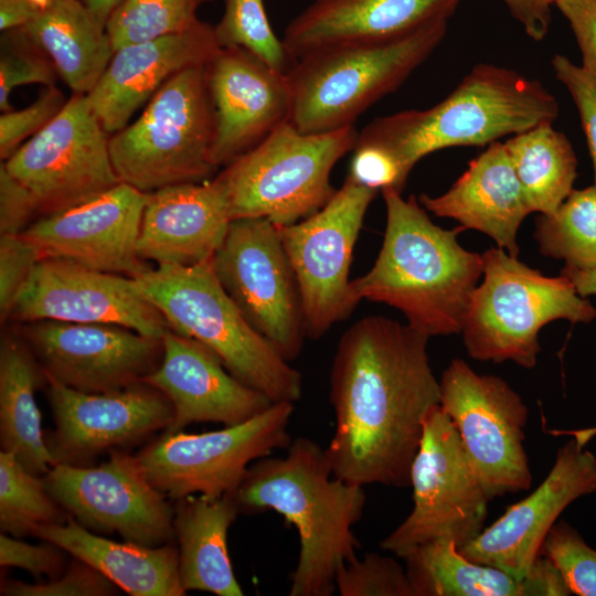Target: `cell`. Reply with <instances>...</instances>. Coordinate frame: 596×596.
<instances>
[{"mask_svg":"<svg viewBox=\"0 0 596 596\" xmlns=\"http://www.w3.org/2000/svg\"><path fill=\"white\" fill-rule=\"evenodd\" d=\"M45 375L85 393L141 383L161 362L162 339L111 323L39 320L18 323Z\"/></svg>","mask_w":596,"mask_h":596,"instance_id":"obj_17","label":"cell"},{"mask_svg":"<svg viewBox=\"0 0 596 596\" xmlns=\"http://www.w3.org/2000/svg\"><path fill=\"white\" fill-rule=\"evenodd\" d=\"M18 44L3 50L0 58V109H12L10 94L22 85H54L56 71L50 58L24 34L15 30Z\"/></svg>","mask_w":596,"mask_h":596,"instance_id":"obj_41","label":"cell"},{"mask_svg":"<svg viewBox=\"0 0 596 596\" xmlns=\"http://www.w3.org/2000/svg\"><path fill=\"white\" fill-rule=\"evenodd\" d=\"M26 470L14 454L0 451V530L15 538L63 524L68 514L49 493L43 477Z\"/></svg>","mask_w":596,"mask_h":596,"instance_id":"obj_35","label":"cell"},{"mask_svg":"<svg viewBox=\"0 0 596 596\" xmlns=\"http://www.w3.org/2000/svg\"><path fill=\"white\" fill-rule=\"evenodd\" d=\"M582 53V68L596 83V0H555Z\"/></svg>","mask_w":596,"mask_h":596,"instance_id":"obj_47","label":"cell"},{"mask_svg":"<svg viewBox=\"0 0 596 596\" xmlns=\"http://www.w3.org/2000/svg\"><path fill=\"white\" fill-rule=\"evenodd\" d=\"M55 428L44 433L54 465L91 466L104 454L136 445L173 422L170 400L141 382L108 393H85L47 377Z\"/></svg>","mask_w":596,"mask_h":596,"instance_id":"obj_18","label":"cell"},{"mask_svg":"<svg viewBox=\"0 0 596 596\" xmlns=\"http://www.w3.org/2000/svg\"><path fill=\"white\" fill-rule=\"evenodd\" d=\"M213 137L206 65L192 66L167 81L135 121L109 137L110 159L120 182L143 193L202 182L216 169Z\"/></svg>","mask_w":596,"mask_h":596,"instance_id":"obj_9","label":"cell"},{"mask_svg":"<svg viewBox=\"0 0 596 596\" xmlns=\"http://www.w3.org/2000/svg\"><path fill=\"white\" fill-rule=\"evenodd\" d=\"M66 100L54 85L45 86L29 106L0 116V158L7 160L28 137L45 127L64 107Z\"/></svg>","mask_w":596,"mask_h":596,"instance_id":"obj_42","label":"cell"},{"mask_svg":"<svg viewBox=\"0 0 596 596\" xmlns=\"http://www.w3.org/2000/svg\"><path fill=\"white\" fill-rule=\"evenodd\" d=\"M534 238L542 255L596 270V184L573 190L553 213L540 214Z\"/></svg>","mask_w":596,"mask_h":596,"instance_id":"obj_34","label":"cell"},{"mask_svg":"<svg viewBox=\"0 0 596 596\" xmlns=\"http://www.w3.org/2000/svg\"><path fill=\"white\" fill-rule=\"evenodd\" d=\"M161 339V362L142 382L161 391L173 405V422L166 432H180L194 423L240 424L273 404L232 375L199 341L171 329Z\"/></svg>","mask_w":596,"mask_h":596,"instance_id":"obj_23","label":"cell"},{"mask_svg":"<svg viewBox=\"0 0 596 596\" xmlns=\"http://www.w3.org/2000/svg\"><path fill=\"white\" fill-rule=\"evenodd\" d=\"M294 403L276 402L243 423L199 434L163 432L136 458L148 481L170 500L233 494L248 467L291 441Z\"/></svg>","mask_w":596,"mask_h":596,"instance_id":"obj_10","label":"cell"},{"mask_svg":"<svg viewBox=\"0 0 596 596\" xmlns=\"http://www.w3.org/2000/svg\"><path fill=\"white\" fill-rule=\"evenodd\" d=\"M427 341L383 316L358 320L340 338L330 372L336 426L324 448L336 477L409 487L425 418L440 398Z\"/></svg>","mask_w":596,"mask_h":596,"instance_id":"obj_1","label":"cell"},{"mask_svg":"<svg viewBox=\"0 0 596 596\" xmlns=\"http://www.w3.org/2000/svg\"><path fill=\"white\" fill-rule=\"evenodd\" d=\"M107 576L132 596H183L179 577L178 547L171 543L146 546L116 542L94 533L68 515L63 524L40 526L33 533Z\"/></svg>","mask_w":596,"mask_h":596,"instance_id":"obj_29","label":"cell"},{"mask_svg":"<svg viewBox=\"0 0 596 596\" xmlns=\"http://www.w3.org/2000/svg\"><path fill=\"white\" fill-rule=\"evenodd\" d=\"M131 278L171 330L205 345L237 380L273 403L300 398L301 374L246 321L220 284L212 259L156 265Z\"/></svg>","mask_w":596,"mask_h":596,"instance_id":"obj_5","label":"cell"},{"mask_svg":"<svg viewBox=\"0 0 596 596\" xmlns=\"http://www.w3.org/2000/svg\"><path fill=\"white\" fill-rule=\"evenodd\" d=\"M561 275L573 284L581 296L596 295V270H579L564 266Z\"/></svg>","mask_w":596,"mask_h":596,"instance_id":"obj_50","label":"cell"},{"mask_svg":"<svg viewBox=\"0 0 596 596\" xmlns=\"http://www.w3.org/2000/svg\"><path fill=\"white\" fill-rule=\"evenodd\" d=\"M30 2L39 10L45 9L51 0H30Z\"/></svg>","mask_w":596,"mask_h":596,"instance_id":"obj_52","label":"cell"},{"mask_svg":"<svg viewBox=\"0 0 596 596\" xmlns=\"http://www.w3.org/2000/svg\"><path fill=\"white\" fill-rule=\"evenodd\" d=\"M503 2L532 40L542 41L545 38L555 0H503Z\"/></svg>","mask_w":596,"mask_h":596,"instance_id":"obj_48","label":"cell"},{"mask_svg":"<svg viewBox=\"0 0 596 596\" xmlns=\"http://www.w3.org/2000/svg\"><path fill=\"white\" fill-rule=\"evenodd\" d=\"M91 13L103 24L107 25L110 17L126 0H82Z\"/></svg>","mask_w":596,"mask_h":596,"instance_id":"obj_51","label":"cell"},{"mask_svg":"<svg viewBox=\"0 0 596 596\" xmlns=\"http://www.w3.org/2000/svg\"><path fill=\"white\" fill-rule=\"evenodd\" d=\"M358 135L353 126L304 134L289 120L281 124L216 175L232 221L264 217L285 226L318 212L336 193L331 171Z\"/></svg>","mask_w":596,"mask_h":596,"instance_id":"obj_8","label":"cell"},{"mask_svg":"<svg viewBox=\"0 0 596 596\" xmlns=\"http://www.w3.org/2000/svg\"><path fill=\"white\" fill-rule=\"evenodd\" d=\"M212 0H126L106 30L114 52L119 47L183 32L200 20L199 8Z\"/></svg>","mask_w":596,"mask_h":596,"instance_id":"obj_36","label":"cell"},{"mask_svg":"<svg viewBox=\"0 0 596 596\" xmlns=\"http://www.w3.org/2000/svg\"><path fill=\"white\" fill-rule=\"evenodd\" d=\"M462 0H315L286 28L294 61L324 47L387 42L448 21Z\"/></svg>","mask_w":596,"mask_h":596,"instance_id":"obj_26","label":"cell"},{"mask_svg":"<svg viewBox=\"0 0 596 596\" xmlns=\"http://www.w3.org/2000/svg\"><path fill=\"white\" fill-rule=\"evenodd\" d=\"M377 192L347 177L318 212L277 226L298 283L307 338L319 339L359 304L349 278L352 254Z\"/></svg>","mask_w":596,"mask_h":596,"instance_id":"obj_12","label":"cell"},{"mask_svg":"<svg viewBox=\"0 0 596 596\" xmlns=\"http://www.w3.org/2000/svg\"><path fill=\"white\" fill-rule=\"evenodd\" d=\"M439 405L453 421L490 500L528 490L524 448L528 407L501 377L479 374L455 359L439 380Z\"/></svg>","mask_w":596,"mask_h":596,"instance_id":"obj_14","label":"cell"},{"mask_svg":"<svg viewBox=\"0 0 596 596\" xmlns=\"http://www.w3.org/2000/svg\"><path fill=\"white\" fill-rule=\"evenodd\" d=\"M213 270L246 321L287 361L306 337L301 296L278 227L264 217L233 220Z\"/></svg>","mask_w":596,"mask_h":596,"instance_id":"obj_13","label":"cell"},{"mask_svg":"<svg viewBox=\"0 0 596 596\" xmlns=\"http://www.w3.org/2000/svg\"><path fill=\"white\" fill-rule=\"evenodd\" d=\"M418 201L436 216L453 219L464 230L485 233L514 257L519 254V227L532 213L504 143L499 141L471 160L445 193L421 194Z\"/></svg>","mask_w":596,"mask_h":596,"instance_id":"obj_27","label":"cell"},{"mask_svg":"<svg viewBox=\"0 0 596 596\" xmlns=\"http://www.w3.org/2000/svg\"><path fill=\"white\" fill-rule=\"evenodd\" d=\"M214 31L222 49H245L281 73L294 64L270 25L264 0H225Z\"/></svg>","mask_w":596,"mask_h":596,"instance_id":"obj_37","label":"cell"},{"mask_svg":"<svg viewBox=\"0 0 596 596\" xmlns=\"http://www.w3.org/2000/svg\"><path fill=\"white\" fill-rule=\"evenodd\" d=\"M213 106V166L226 167L289 120L287 73L242 47L221 49L206 64Z\"/></svg>","mask_w":596,"mask_h":596,"instance_id":"obj_22","label":"cell"},{"mask_svg":"<svg viewBox=\"0 0 596 596\" xmlns=\"http://www.w3.org/2000/svg\"><path fill=\"white\" fill-rule=\"evenodd\" d=\"M336 590L341 596H414L405 566L377 553L347 562L337 574Z\"/></svg>","mask_w":596,"mask_h":596,"instance_id":"obj_39","label":"cell"},{"mask_svg":"<svg viewBox=\"0 0 596 596\" xmlns=\"http://www.w3.org/2000/svg\"><path fill=\"white\" fill-rule=\"evenodd\" d=\"M214 26L199 21L192 28L115 51L107 68L86 95L105 130L125 128L135 111L179 72L206 65L221 50Z\"/></svg>","mask_w":596,"mask_h":596,"instance_id":"obj_24","label":"cell"},{"mask_svg":"<svg viewBox=\"0 0 596 596\" xmlns=\"http://www.w3.org/2000/svg\"><path fill=\"white\" fill-rule=\"evenodd\" d=\"M147 201L126 183L66 210L41 216L21 234L42 258L71 260L85 267L135 277L149 265L137 254Z\"/></svg>","mask_w":596,"mask_h":596,"instance_id":"obj_20","label":"cell"},{"mask_svg":"<svg viewBox=\"0 0 596 596\" xmlns=\"http://www.w3.org/2000/svg\"><path fill=\"white\" fill-rule=\"evenodd\" d=\"M414 596H567L555 565L541 555L524 578L465 557L450 539L424 543L404 557Z\"/></svg>","mask_w":596,"mask_h":596,"instance_id":"obj_28","label":"cell"},{"mask_svg":"<svg viewBox=\"0 0 596 596\" xmlns=\"http://www.w3.org/2000/svg\"><path fill=\"white\" fill-rule=\"evenodd\" d=\"M448 21L404 38L352 43L313 51L287 72L289 121L304 134L349 126L371 105L395 92L443 41Z\"/></svg>","mask_w":596,"mask_h":596,"instance_id":"obj_6","label":"cell"},{"mask_svg":"<svg viewBox=\"0 0 596 596\" xmlns=\"http://www.w3.org/2000/svg\"><path fill=\"white\" fill-rule=\"evenodd\" d=\"M584 446L575 436L560 448L542 483L459 552L524 578L542 555L544 539L558 515L577 498L596 492V457Z\"/></svg>","mask_w":596,"mask_h":596,"instance_id":"obj_21","label":"cell"},{"mask_svg":"<svg viewBox=\"0 0 596 596\" xmlns=\"http://www.w3.org/2000/svg\"><path fill=\"white\" fill-rule=\"evenodd\" d=\"M413 509L382 540V550L404 557L415 547L450 539L461 549L483 530L488 498L453 421L440 407L425 418L409 473Z\"/></svg>","mask_w":596,"mask_h":596,"instance_id":"obj_11","label":"cell"},{"mask_svg":"<svg viewBox=\"0 0 596 596\" xmlns=\"http://www.w3.org/2000/svg\"><path fill=\"white\" fill-rule=\"evenodd\" d=\"M21 30L50 58L73 94L87 95L115 53L106 26L82 0H51Z\"/></svg>","mask_w":596,"mask_h":596,"instance_id":"obj_31","label":"cell"},{"mask_svg":"<svg viewBox=\"0 0 596 596\" xmlns=\"http://www.w3.org/2000/svg\"><path fill=\"white\" fill-rule=\"evenodd\" d=\"M557 115L556 98L539 81L507 67L478 64L438 104L375 118L359 132L355 145L379 150L407 178L432 152L488 146L553 124Z\"/></svg>","mask_w":596,"mask_h":596,"instance_id":"obj_4","label":"cell"},{"mask_svg":"<svg viewBox=\"0 0 596 596\" xmlns=\"http://www.w3.org/2000/svg\"><path fill=\"white\" fill-rule=\"evenodd\" d=\"M38 206L31 192L4 166H0V235L21 234L30 224Z\"/></svg>","mask_w":596,"mask_h":596,"instance_id":"obj_46","label":"cell"},{"mask_svg":"<svg viewBox=\"0 0 596 596\" xmlns=\"http://www.w3.org/2000/svg\"><path fill=\"white\" fill-rule=\"evenodd\" d=\"M553 124L511 136L504 143L532 212L553 213L574 190L577 159Z\"/></svg>","mask_w":596,"mask_h":596,"instance_id":"obj_33","label":"cell"},{"mask_svg":"<svg viewBox=\"0 0 596 596\" xmlns=\"http://www.w3.org/2000/svg\"><path fill=\"white\" fill-rule=\"evenodd\" d=\"M179 577L185 592L244 595L232 567L227 533L241 513L232 494L216 499L189 496L173 508Z\"/></svg>","mask_w":596,"mask_h":596,"instance_id":"obj_30","label":"cell"},{"mask_svg":"<svg viewBox=\"0 0 596 596\" xmlns=\"http://www.w3.org/2000/svg\"><path fill=\"white\" fill-rule=\"evenodd\" d=\"M386 226L372 268L351 280L358 302L369 300L398 309L425 336L460 333L483 272L482 255L457 241L461 226L436 225L414 195L382 191Z\"/></svg>","mask_w":596,"mask_h":596,"instance_id":"obj_3","label":"cell"},{"mask_svg":"<svg viewBox=\"0 0 596 596\" xmlns=\"http://www.w3.org/2000/svg\"><path fill=\"white\" fill-rule=\"evenodd\" d=\"M65 553L49 541L31 544L3 532L0 534V565L22 568L35 577L61 574L67 566Z\"/></svg>","mask_w":596,"mask_h":596,"instance_id":"obj_45","label":"cell"},{"mask_svg":"<svg viewBox=\"0 0 596 596\" xmlns=\"http://www.w3.org/2000/svg\"><path fill=\"white\" fill-rule=\"evenodd\" d=\"M8 320L111 323L157 338L170 329L131 277L58 258L36 263Z\"/></svg>","mask_w":596,"mask_h":596,"instance_id":"obj_19","label":"cell"},{"mask_svg":"<svg viewBox=\"0 0 596 596\" xmlns=\"http://www.w3.org/2000/svg\"><path fill=\"white\" fill-rule=\"evenodd\" d=\"M108 132L86 95L61 111L2 164L32 194L41 216L83 203L120 183Z\"/></svg>","mask_w":596,"mask_h":596,"instance_id":"obj_15","label":"cell"},{"mask_svg":"<svg viewBox=\"0 0 596 596\" xmlns=\"http://www.w3.org/2000/svg\"><path fill=\"white\" fill-rule=\"evenodd\" d=\"M38 11L30 0H0V30L9 32L21 29Z\"/></svg>","mask_w":596,"mask_h":596,"instance_id":"obj_49","label":"cell"},{"mask_svg":"<svg viewBox=\"0 0 596 596\" xmlns=\"http://www.w3.org/2000/svg\"><path fill=\"white\" fill-rule=\"evenodd\" d=\"M284 456L254 461L232 494L241 513L281 514L299 539L290 596H330L339 570L356 557L353 526L366 496L362 486L332 472L326 450L308 437L290 441Z\"/></svg>","mask_w":596,"mask_h":596,"instance_id":"obj_2","label":"cell"},{"mask_svg":"<svg viewBox=\"0 0 596 596\" xmlns=\"http://www.w3.org/2000/svg\"><path fill=\"white\" fill-rule=\"evenodd\" d=\"M552 68L555 77L568 91L577 108L593 163L594 184H596V83L581 66L561 54L553 56Z\"/></svg>","mask_w":596,"mask_h":596,"instance_id":"obj_44","label":"cell"},{"mask_svg":"<svg viewBox=\"0 0 596 596\" xmlns=\"http://www.w3.org/2000/svg\"><path fill=\"white\" fill-rule=\"evenodd\" d=\"M482 259L483 279L461 331L472 359L532 369L545 324L557 319L587 323L596 317L592 304L563 275L544 276L499 247L485 252Z\"/></svg>","mask_w":596,"mask_h":596,"instance_id":"obj_7","label":"cell"},{"mask_svg":"<svg viewBox=\"0 0 596 596\" xmlns=\"http://www.w3.org/2000/svg\"><path fill=\"white\" fill-rule=\"evenodd\" d=\"M98 466H52L43 480L62 509L85 529L160 546L174 540V510L146 478L136 455L109 453Z\"/></svg>","mask_w":596,"mask_h":596,"instance_id":"obj_16","label":"cell"},{"mask_svg":"<svg viewBox=\"0 0 596 596\" xmlns=\"http://www.w3.org/2000/svg\"><path fill=\"white\" fill-rule=\"evenodd\" d=\"M47 379L15 330L0 344V444L30 472L43 477L54 466L41 427L35 392Z\"/></svg>","mask_w":596,"mask_h":596,"instance_id":"obj_32","label":"cell"},{"mask_svg":"<svg viewBox=\"0 0 596 596\" xmlns=\"http://www.w3.org/2000/svg\"><path fill=\"white\" fill-rule=\"evenodd\" d=\"M541 554L555 565L571 594L596 596V551L573 526L556 522L544 539Z\"/></svg>","mask_w":596,"mask_h":596,"instance_id":"obj_38","label":"cell"},{"mask_svg":"<svg viewBox=\"0 0 596 596\" xmlns=\"http://www.w3.org/2000/svg\"><path fill=\"white\" fill-rule=\"evenodd\" d=\"M221 182L180 183L147 193L137 254L156 265L193 266L211 260L230 224Z\"/></svg>","mask_w":596,"mask_h":596,"instance_id":"obj_25","label":"cell"},{"mask_svg":"<svg viewBox=\"0 0 596 596\" xmlns=\"http://www.w3.org/2000/svg\"><path fill=\"white\" fill-rule=\"evenodd\" d=\"M41 259L40 253L22 234L0 235V318L9 319L12 306Z\"/></svg>","mask_w":596,"mask_h":596,"instance_id":"obj_43","label":"cell"},{"mask_svg":"<svg viewBox=\"0 0 596 596\" xmlns=\"http://www.w3.org/2000/svg\"><path fill=\"white\" fill-rule=\"evenodd\" d=\"M120 588L91 564L73 556L65 570L46 582L1 579L2 596H114Z\"/></svg>","mask_w":596,"mask_h":596,"instance_id":"obj_40","label":"cell"}]
</instances>
